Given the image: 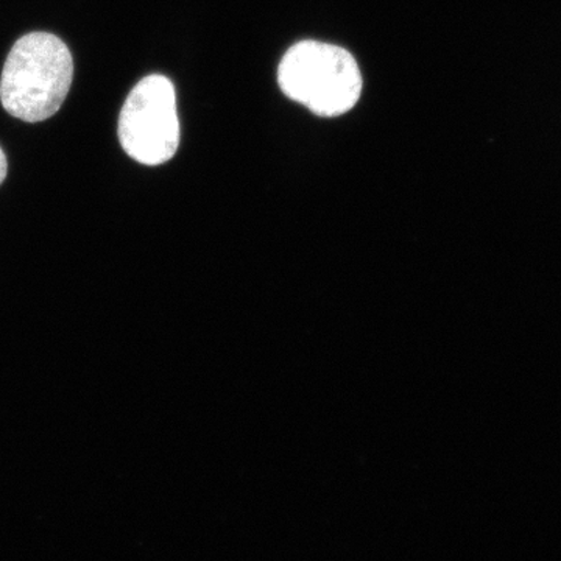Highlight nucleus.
I'll return each instance as SVG.
<instances>
[{"label":"nucleus","instance_id":"3","mask_svg":"<svg viewBox=\"0 0 561 561\" xmlns=\"http://www.w3.org/2000/svg\"><path fill=\"white\" fill-rule=\"evenodd\" d=\"M122 149L133 160L160 165L175 157L180 146V121L173 83L164 76L139 81L119 116Z\"/></svg>","mask_w":561,"mask_h":561},{"label":"nucleus","instance_id":"4","mask_svg":"<svg viewBox=\"0 0 561 561\" xmlns=\"http://www.w3.org/2000/svg\"><path fill=\"white\" fill-rule=\"evenodd\" d=\"M7 171H9V162H7L5 153L0 149V184L5 180Z\"/></svg>","mask_w":561,"mask_h":561},{"label":"nucleus","instance_id":"2","mask_svg":"<svg viewBox=\"0 0 561 561\" xmlns=\"http://www.w3.org/2000/svg\"><path fill=\"white\" fill-rule=\"evenodd\" d=\"M280 91L320 117H337L359 102L362 73L353 55L319 41H301L278 68Z\"/></svg>","mask_w":561,"mask_h":561},{"label":"nucleus","instance_id":"1","mask_svg":"<svg viewBox=\"0 0 561 561\" xmlns=\"http://www.w3.org/2000/svg\"><path fill=\"white\" fill-rule=\"evenodd\" d=\"M73 60L68 46L50 33L22 36L7 57L0 101L11 116L28 124L49 119L68 98Z\"/></svg>","mask_w":561,"mask_h":561}]
</instances>
